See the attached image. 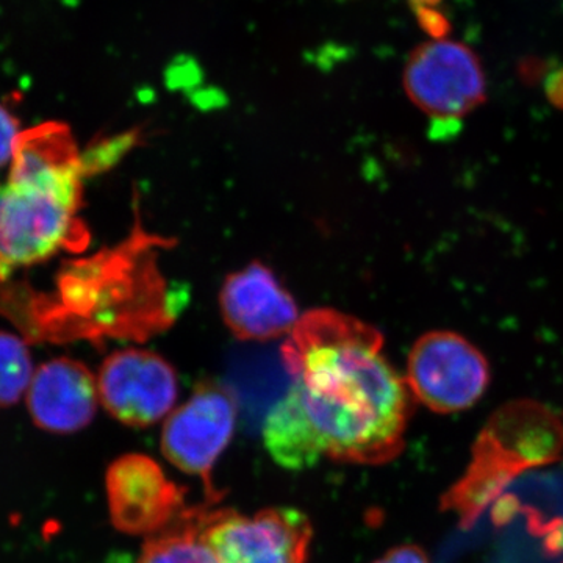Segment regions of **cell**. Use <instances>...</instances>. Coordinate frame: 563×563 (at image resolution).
Instances as JSON below:
<instances>
[{
	"mask_svg": "<svg viewBox=\"0 0 563 563\" xmlns=\"http://www.w3.org/2000/svg\"><path fill=\"white\" fill-rule=\"evenodd\" d=\"M373 325L332 309L302 314L282 346L287 398L335 462L383 465L402 453L415 398Z\"/></svg>",
	"mask_w": 563,
	"mask_h": 563,
	"instance_id": "6da1fadb",
	"label": "cell"
},
{
	"mask_svg": "<svg viewBox=\"0 0 563 563\" xmlns=\"http://www.w3.org/2000/svg\"><path fill=\"white\" fill-rule=\"evenodd\" d=\"M9 168L0 181V277L88 240L79 218L88 165L66 125L22 132Z\"/></svg>",
	"mask_w": 563,
	"mask_h": 563,
	"instance_id": "7a4b0ae2",
	"label": "cell"
},
{
	"mask_svg": "<svg viewBox=\"0 0 563 563\" xmlns=\"http://www.w3.org/2000/svg\"><path fill=\"white\" fill-rule=\"evenodd\" d=\"M151 251L150 236L136 231L128 243L63 277V309L79 321L74 336L143 340L173 321L165 280Z\"/></svg>",
	"mask_w": 563,
	"mask_h": 563,
	"instance_id": "3957f363",
	"label": "cell"
},
{
	"mask_svg": "<svg viewBox=\"0 0 563 563\" xmlns=\"http://www.w3.org/2000/svg\"><path fill=\"white\" fill-rule=\"evenodd\" d=\"M404 379L415 401L435 413H457L483 398L490 365L461 333L432 331L415 342Z\"/></svg>",
	"mask_w": 563,
	"mask_h": 563,
	"instance_id": "277c9868",
	"label": "cell"
},
{
	"mask_svg": "<svg viewBox=\"0 0 563 563\" xmlns=\"http://www.w3.org/2000/svg\"><path fill=\"white\" fill-rule=\"evenodd\" d=\"M402 84L413 106L439 124L461 121L487 99L483 63L459 41L420 44L407 60Z\"/></svg>",
	"mask_w": 563,
	"mask_h": 563,
	"instance_id": "5b68a950",
	"label": "cell"
},
{
	"mask_svg": "<svg viewBox=\"0 0 563 563\" xmlns=\"http://www.w3.org/2000/svg\"><path fill=\"white\" fill-rule=\"evenodd\" d=\"M236 415L235 395L224 385L206 380L163 426V454L181 472L202 477L209 503L220 498L211 473L231 443Z\"/></svg>",
	"mask_w": 563,
	"mask_h": 563,
	"instance_id": "8992f818",
	"label": "cell"
},
{
	"mask_svg": "<svg viewBox=\"0 0 563 563\" xmlns=\"http://www.w3.org/2000/svg\"><path fill=\"white\" fill-rule=\"evenodd\" d=\"M313 528L291 507H272L252 517L211 510L203 542L218 563H307Z\"/></svg>",
	"mask_w": 563,
	"mask_h": 563,
	"instance_id": "52a82bcc",
	"label": "cell"
},
{
	"mask_svg": "<svg viewBox=\"0 0 563 563\" xmlns=\"http://www.w3.org/2000/svg\"><path fill=\"white\" fill-rule=\"evenodd\" d=\"M106 488L111 523L129 536H155L187 510L185 488L147 455L117 459L107 470Z\"/></svg>",
	"mask_w": 563,
	"mask_h": 563,
	"instance_id": "ba28073f",
	"label": "cell"
},
{
	"mask_svg": "<svg viewBox=\"0 0 563 563\" xmlns=\"http://www.w3.org/2000/svg\"><path fill=\"white\" fill-rule=\"evenodd\" d=\"M99 398L111 417L132 428L161 421L176 404L179 380L172 363L146 350H121L103 361Z\"/></svg>",
	"mask_w": 563,
	"mask_h": 563,
	"instance_id": "9c48e42d",
	"label": "cell"
},
{
	"mask_svg": "<svg viewBox=\"0 0 563 563\" xmlns=\"http://www.w3.org/2000/svg\"><path fill=\"white\" fill-rule=\"evenodd\" d=\"M220 303L225 324L242 340L266 342L290 335L299 321L290 292L268 266L257 262L225 279Z\"/></svg>",
	"mask_w": 563,
	"mask_h": 563,
	"instance_id": "30bf717a",
	"label": "cell"
},
{
	"mask_svg": "<svg viewBox=\"0 0 563 563\" xmlns=\"http://www.w3.org/2000/svg\"><path fill=\"white\" fill-rule=\"evenodd\" d=\"M99 388L90 369L74 358L58 357L33 373L27 407L38 428L73 433L87 428L98 410Z\"/></svg>",
	"mask_w": 563,
	"mask_h": 563,
	"instance_id": "8fae6325",
	"label": "cell"
},
{
	"mask_svg": "<svg viewBox=\"0 0 563 563\" xmlns=\"http://www.w3.org/2000/svg\"><path fill=\"white\" fill-rule=\"evenodd\" d=\"M209 506L185 510L165 531L150 537L136 563H218L203 542Z\"/></svg>",
	"mask_w": 563,
	"mask_h": 563,
	"instance_id": "7c38bea8",
	"label": "cell"
},
{
	"mask_svg": "<svg viewBox=\"0 0 563 563\" xmlns=\"http://www.w3.org/2000/svg\"><path fill=\"white\" fill-rule=\"evenodd\" d=\"M32 355L14 333L0 331V407L16 404L31 387Z\"/></svg>",
	"mask_w": 563,
	"mask_h": 563,
	"instance_id": "4fadbf2b",
	"label": "cell"
},
{
	"mask_svg": "<svg viewBox=\"0 0 563 563\" xmlns=\"http://www.w3.org/2000/svg\"><path fill=\"white\" fill-rule=\"evenodd\" d=\"M22 131L20 121L0 103V169L10 166Z\"/></svg>",
	"mask_w": 563,
	"mask_h": 563,
	"instance_id": "5bb4252c",
	"label": "cell"
},
{
	"mask_svg": "<svg viewBox=\"0 0 563 563\" xmlns=\"http://www.w3.org/2000/svg\"><path fill=\"white\" fill-rule=\"evenodd\" d=\"M413 9L421 27L424 29L433 40H443L444 35L450 31V24L444 20L443 14L439 13L435 7H413Z\"/></svg>",
	"mask_w": 563,
	"mask_h": 563,
	"instance_id": "9a60e30c",
	"label": "cell"
},
{
	"mask_svg": "<svg viewBox=\"0 0 563 563\" xmlns=\"http://www.w3.org/2000/svg\"><path fill=\"white\" fill-rule=\"evenodd\" d=\"M373 563H431L428 555L421 548L415 544H402V547L393 548V550L385 553L383 558L377 559Z\"/></svg>",
	"mask_w": 563,
	"mask_h": 563,
	"instance_id": "2e32d148",
	"label": "cell"
},
{
	"mask_svg": "<svg viewBox=\"0 0 563 563\" xmlns=\"http://www.w3.org/2000/svg\"><path fill=\"white\" fill-rule=\"evenodd\" d=\"M547 96L550 102L563 110V68L550 74L547 79Z\"/></svg>",
	"mask_w": 563,
	"mask_h": 563,
	"instance_id": "e0dca14e",
	"label": "cell"
},
{
	"mask_svg": "<svg viewBox=\"0 0 563 563\" xmlns=\"http://www.w3.org/2000/svg\"><path fill=\"white\" fill-rule=\"evenodd\" d=\"M413 7H437L440 0H410Z\"/></svg>",
	"mask_w": 563,
	"mask_h": 563,
	"instance_id": "ac0fdd59",
	"label": "cell"
}]
</instances>
